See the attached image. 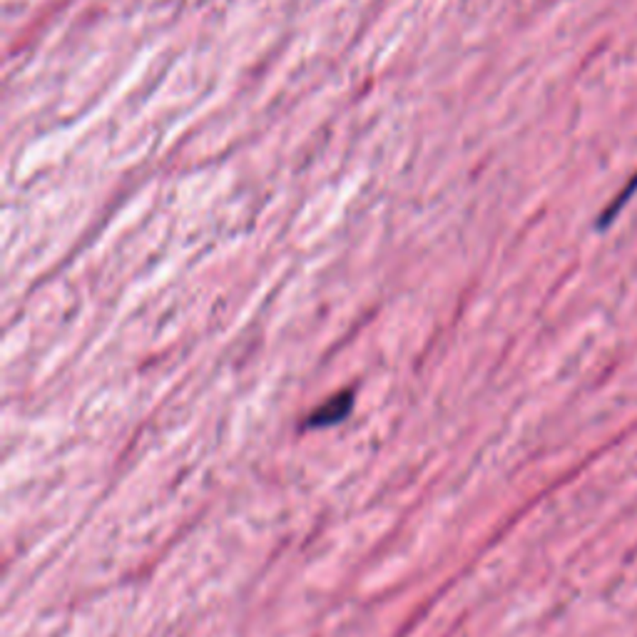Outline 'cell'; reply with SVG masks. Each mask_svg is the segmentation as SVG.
Segmentation results:
<instances>
[{
	"label": "cell",
	"mask_w": 637,
	"mask_h": 637,
	"mask_svg": "<svg viewBox=\"0 0 637 637\" xmlns=\"http://www.w3.org/2000/svg\"><path fill=\"white\" fill-rule=\"evenodd\" d=\"M352 411V393L346 391L342 396H333L329 401L319 406L312 419H309V426H332V423L342 421L346 413Z\"/></svg>",
	"instance_id": "cell-1"
},
{
	"label": "cell",
	"mask_w": 637,
	"mask_h": 637,
	"mask_svg": "<svg viewBox=\"0 0 637 637\" xmlns=\"http://www.w3.org/2000/svg\"><path fill=\"white\" fill-rule=\"evenodd\" d=\"M635 192H637V175L632 177L628 185L623 187V192H620V195L615 197V199H613V202H610L608 207H605V212H603V217L598 219L600 229H605V227L615 222V217H618L620 212L625 209V205H628L630 199L635 197Z\"/></svg>",
	"instance_id": "cell-2"
}]
</instances>
